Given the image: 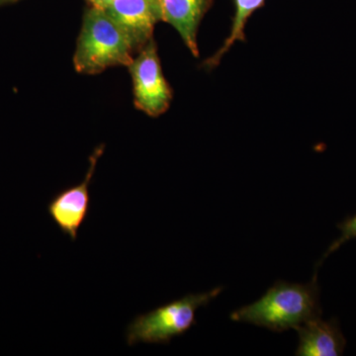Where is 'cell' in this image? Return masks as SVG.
Masks as SVG:
<instances>
[{
  "mask_svg": "<svg viewBox=\"0 0 356 356\" xmlns=\"http://www.w3.org/2000/svg\"><path fill=\"white\" fill-rule=\"evenodd\" d=\"M320 287L317 274L308 283L278 280L264 296L234 311V322L247 323L274 332L296 330L313 318H321Z\"/></svg>",
  "mask_w": 356,
  "mask_h": 356,
  "instance_id": "obj_1",
  "label": "cell"
},
{
  "mask_svg": "<svg viewBox=\"0 0 356 356\" xmlns=\"http://www.w3.org/2000/svg\"><path fill=\"white\" fill-rule=\"evenodd\" d=\"M134 51L130 40L106 11L95 7L86 10L74 57L77 72L96 74L116 65L128 67Z\"/></svg>",
  "mask_w": 356,
  "mask_h": 356,
  "instance_id": "obj_2",
  "label": "cell"
},
{
  "mask_svg": "<svg viewBox=\"0 0 356 356\" xmlns=\"http://www.w3.org/2000/svg\"><path fill=\"white\" fill-rule=\"evenodd\" d=\"M222 287L209 292L188 294L154 310L137 316L126 330L129 346L138 343L170 344L175 337L182 336L197 324L196 312L216 299Z\"/></svg>",
  "mask_w": 356,
  "mask_h": 356,
  "instance_id": "obj_3",
  "label": "cell"
},
{
  "mask_svg": "<svg viewBox=\"0 0 356 356\" xmlns=\"http://www.w3.org/2000/svg\"><path fill=\"white\" fill-rule=\"evenodd\" d=\"M128 67L133 79L136 107L151 117L165 113L172 103V91L163 76L153 39Z\"/></svg>",
  "mask_w": 356,
  "mask_h": 356,
  "instance_id": "obj_4",
  "label": "cell"
},
{
  "mask_svg": "<svg viewBox=\"0 0 356 356\" xmlns=\"http://www.w3.org/2000/svg\"><path fill=\"white\" fill-rule=\"evenodd\" d=\"M104 152V146L98 147L89 158L90 165L81 184L74 185L56 194L48 204V213L64 235L72 242L76 241L79 231L88 216L90 208L89 185L95 172L98 159Z\"/></svg>",
  "mask_w": 356,
  "mask_h": 356,
  "instance_id": "obj_5",
  "label": "cell"
},
{
  "mask_svg": "<svg viewBox=\"0 0 356 356\" xmlns=\"http://www.w3.org/2000/svg\"><path fill=\"white\" fill-rule=\"evenodd\" d=\"M105 11L125 33L135 51L153 39L154 26L163 21L161 0H114Z\"/></svg>",
  "mask_w": 356,
  "mask_h": 356,
  "instance_id": "obj_6",
  "label": "cell"
},
{
  "mask_svg": "<svg viewBox=\"0 0 356 356\" xmlns=\"http://www.w3.org/2000/svg\"><path fill=\"white\" fill-rule=\"evenodd\" d=\"M299 336L297 356L343 355L346 341L336 318H313L296 329Z\"/></svg>",
  "mask_w": 356,
  "mask_h": 356,
  "instance_id": "obj_7",
  "label": "cell"
},
{
  "mask_svg": "<svg viewBox=\"0 0 356 356\" xmlns=\"http://www.w3.org/2000/svg\"><path fill=\"white\" fill-rule=\"evenodd\" d=\"M213 0H161L163 21L175 28L195 58L199 57V25Z\"/></svg>",
  "mask_w": 356,
  "mask_h": 356,
  "instance_id": "obj_8",
  "label": "cell"
},
{
  "mask_svg": "<svg viewBox=\"0 0 356 356\" xmlns=\"http://www.w3.org/2000/svg\"><path fill=\"white\" fill-rule=\"evenodd\" d=\"M264 2L266 0H235V16H234L233 25H232L229 37L225 41L221 49L207 62H205L206 67L213 69V67H217L225 54L231 50L236 42L245 41V28L248 21L255 11L259 10L264 6Z\"/></svg>",
  "mask_w": 356,
  "mask_h": 356,
  "instance_id": "obj_9",
  "label": "cell"
},
{
  "mask_svg": "<svg viewBox=\"0 0 356 356\" xmlns=\"http://www.w3.org/2000/svg\"><path fill=\"white\" fill-rule=\"evenodd\" d=\"M337 228L341 231V235H339V238H337L336 241H334L332 245H330V248H327L325 254L323 255L322 259L318 262V266H320L330 254L339 250L343 243L350 242V241L353 240V238H356V214L353 215V216L346 218L344 221L339 222V224L337 225Z\"/></svg>",
  "mask_w": 356,
  "mask_h": 356,
  "instance_id": "obj_10",
  "label": "cell"
},
{
  "mask_svg": "<svg viewBox=\"0 0 356 356\" xmlns=\"http://www.w3.org/2000/svg\"><path fill=\"white\" fill-rule=\"evenodd\" d=\"M88 1L90 4V7H95V8L105 10L114 0H88Z\"/></svg>",
  "mask_w": 356,
  "mask_h": 356,
  "instance_id": "obj_11",
  "label": "cell"
},
{
  "mask_svg": "<svg viewBox=\"0 0 356 356\" xmlns=\"http://www.w3.org/2000/svg\"><path fill=\"white\" fill-rule=\"evenodd\" d=\"M13 0H0V4L6 3V2H13Z\"/></svg>",
  "mask_w": 356,
  "mask_h": 356,
  "instance_id": "obj_12",
  "label": "cell"
},
{
  "mask_svg": "<svg viewBox=\"0 0 356 356\" xmlns=\"http://www.w3.org/2000/svg\"><path fill=\"white\" fill-rule=\"evenodd\" d=\"M13 1H16V0H13Z\"/></svg>",
  "mask_w": 356,
  "mask_h": 356,
  "instance_id": "obj_13",
  "label": "cell"
}]
</instances>
